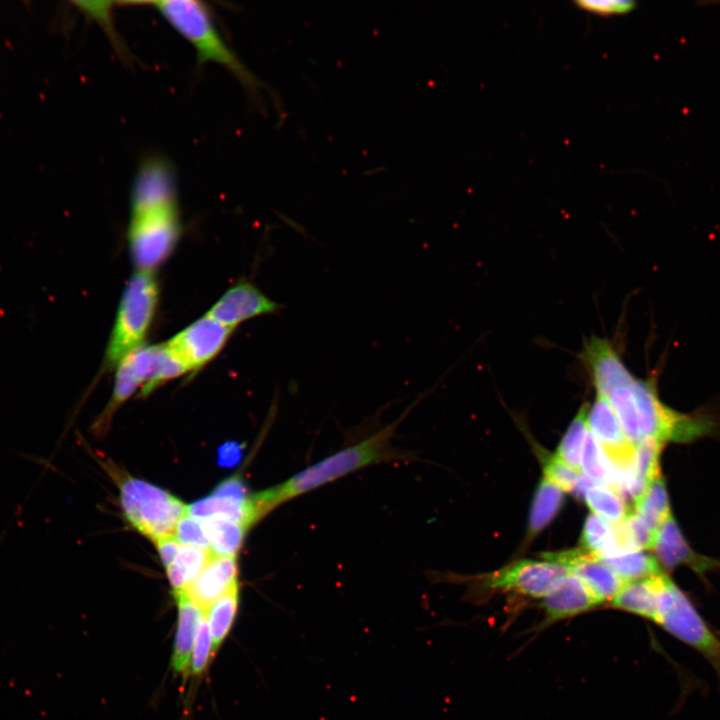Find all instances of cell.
<instances>
[{
	"mask_svg": "<svg viewBox=\"0 0 720 720\" xmlns=\"http://www.w3.org/2000/svg\"><path fill=\"white\" fill-rule=\"evenodd\" d=\"M417 402H414L397 420L365 439L306 467L277 486L252 495L258 521L285 502L359 469L373 464L407 458V453L392 445V439L400 423Z\"/></svg>",
	"mask_w": 720,
	"mask_h": 720,
	"instance_id": "1",
	"label": "cell"
},
{
	"mask_svg": "<svg viewBox=\"0 0 720 720\" xmlns=\"http://www.w3.org/2000/svg\"><path fill=\"white\" fill-rule=\"evenodd\" d=\"M153 7L194 49L199 64L214 63L232 73L249 90L259 85L219 31L210 9L195 0L141 2Z\"/></svg>",
	"mask_w": 720,
	"mask_h": 720,
	"instance_id": "2",
	"label": "cell"
},
{
	"mask_svg": "<svg viewBox=\"0 0 720 720\" xmlns=\"http://www.w3.org/2000/svg\"><path fill=\"white\" fill-rule=\"evenodd\" d=\"M109 473L120 491L123 514L129 524L154 543L173 536L187 506L166 490L134 478L110 465Z\"/></svg>",
	"mask_w": 720,
	"mask_h": 720,
	"instance_id": "3",
	"label": "cell"
},
{
	"mask_svg": "<svg viewBox=\"0 0 720 720\" xmlns=\"http://www.w3.org/2000/svg\"><path fill=\"white\" fill-rule=\"evenodd\" d=\"M159 286L151 272L137 271L128 281L107 344L104 367L113 368L142 346L156 313Z\"/></svg>",
	"mask_w": 720,
	"mask_h": 720,
	"instance_id": "4",
	"label": "cell"
},
{
	"mask_svg": "<svg viewBox=\"0 0 720 720\" xmlns=\"http://www.w3.org/2000/svg\"><path fill=\"white\" fill-rule=\"evenodd\" d=\"M628 387L642 442H688L711 431L712 422L707 416L683 414L664 404L649 379L632 373Z\"/></svg>",
	"mask_w": 720,
	"mask_h": 720,
	"instance_id": "5",
	"label": "cell"
},
{
	"mask_svg": "<svg viewBox=\"0 0 720 720\" xmlns=\"http://www.w3.org/2000/svg\"><path fill=\"white\" fill-rule=\"evenodd\" d=\"M181 233L178 203L131 210L128 244L137 271L153 272L174 250Z\"/></svg>",
	"mask_w": 720,
	"mask_h": 720,
	"instance_id": "6",
	"label": "cell"
},
{
	"mask_svg": "<svg viewBox=\"0 0 720 720\" xmlns=\"http://www.w3.org/2000/svg\"><path fill=\"white\" fill-rule=\"evenodd\" d=\"M654 623L704 657L720 681V637L670 578L662 590Z\"/></svg>",
	"mask_w": 720,
	"mask_h": 720,
	"instance_id": "7",
	"label": "cell"
},
{
	"mask_svg": "<svg viewBox=\"0 0 720 720\" xmlns=\"http://www.w3.org/2000/svg\"><path fill=\"white\" fill-rule=\"evenodd\" d=\"M569 570L552 561L519 560L492 573L483 586L514 592L530 598H543Z\"/></svg>",
	"mask_w": 720,
	"mask_h": 720,
	"instance_id": "8",
	"label": "cell"
},
{
	"mask_svg": "<svg viewBox=\"0 0 720 720\" xmlns=\"http://www.w3.org/2000/svg\"><path fill=\"white\" fill-rule=\"evenodd\" d=\"M232 332L233 329L206 313L172 337L167 345L188 372L197 371L219 354Z\"/></svg>",
	"mask_w": 720,
	"mask_h": 720,
	"instance_id": "9",
	"label": "cell"
},
{
	"mask_svg": "<svg viewBox=\"0 0 720 720\" xmlns=\"http://www.w3.org/2000/svg\"><path fill=\"white\" fill-rule=\"evenodd\" d=\"M542 556L548 561L563 565L576 575L600 604L612 600L627 583L597 555L583 548L545 553Z\"/></svg>",
	"mask_w": 720,
	"mask_h": 720,
	"instance_id": "10",
	"label": "cell"
},
{
	"mask_svg": "<svg viewBox=\"0 0 720 720\" xmlns=\"http://www.w3.org/2000/svg\"><path fill=\"white\" fill-rule=\"evenodd\" d=\"M280 309L281 305L266 296L255 284L240 280L216 301L207 314L234 330L249 319L273 314Z\"/></svg>",
	"mask_w": 720,
	"mask_h": 720,
	"instance_id": "11",
	"label": "cell"
},
{
	"mask_svg": "<svg viewBox=\"0 0 720 720\" xmlns=\"http://www.w3.org/2000/svg\"><path fill=\"white\" fill-rule=\"evenodd\" d=\"M588 428L611 467H623L631 463L636 445L628 441L608 399L599 393H596L588 409Z\"/></svg>",
	"mask_w": 720,
	"mask_h": 720,
	"instance_id": "12",
	"label": "cell"
},
{
	"mask_svg": "<svg viewBox=\"0 0 720 720\" xmlns=\"http://www.w3.org/2000/svg\"><path fill=\"white\" fill-rule=\"evenodd\" d=\"M141 382L146 396L164 382L188 372L170 347L165 344L140 346L125 358Z\"/></svg>",
	"mask_w": 720,
	"mask_h": 720,
	"instance_id": "13",
	"label": "cell"
},
{
	"mask_svg": "<svg viewBox=\"0 0 720 720\" xmlns=\"http://www.w3.org/2000/svg\"><path fill=\"white\" fill-rule=\"evenodd\" d=\"M652 549L656 559L668 570L686 565L699 576L720 568V562L696 553L685 540L674 517L670 515L655 534Z\"/></svg>",
	"mask_w": 720,
	"mask_h": 720,
	"instance_id": "14",
	"label": "cell"
},
{
	"mask_svg": "<svg viewBox=\"0 0 720 720\" xmlns=\"http://www.w3.org/2000/svg\"><path fill=\"white\" fill-rule=\"evenodd\" d=\"M542 599L541 606L545 616L542 625L578 615L600 604L584 583L572 573L557 581Z\"/></svg>",
	"mask_w": 720,
	"mask_h": 720,
	"instance_id": "15",
	"label": "cell"
},
{
	"mask_svg": "<svg viewBox=\"0 0 720 720\" xmlns=\"http://www.w3.org/2000/svg\"><path fill=\"white\" fill-rule=\"evenodd\" d=\"M236 586H239L236 557L213 556L184 591L205 610Z\"/></svg>",
	"mask_w": 720,
	"mask_h": 720,
	"instance_id": "16",
	"label": "cell"
},
{
	"mask_svg": "<svg viewBox=\"0 0 720 720\" xmlns=\"http://www.w3.org/2000/svg\"><path fill=\"white\" fill-rule=\"evenodd\" d=\"M178 616L171 666L176 675L189 672L190 660L197 628L204 609L199 607L185 591L174 593Z\"/></svg>",
	"mask_w": 720,
	"mask_h": 720,
	"instance_id": "17",
	"label": "cell"
},
{
	"mask_svg": "<svg viewBox=\"0 0 720 720\" xmlns=\"http://www.w3.org/2000/svg\"><path fill=\"white\" fill-rule=\"evenodd\" d=\"M669 577L664 573L625 583L611 600L618 609L654 622L662 590Z\"/></svg>",
	"mask_w": 720,
	"mask_h": 720,
	"instance_id": "18",
	"label": "cell"
},
{
	"mask_svg": "<svg viewBox=\"0 0 720 720\" xmlns=\"http://www.w3.org/2000/svg\"><path fill=\"white\" fill-rule=\"evenodd\" d=\"M187 514L200 520L220 517L241 522L249 528L257 521L252 495L246 499L210 494L187 506Z\"/></svg>",
	"mask_w": 720,
	"mask_h": 720,
	"instance_id": "19",
	"label": "cell"
},
{
	"mask_svg": "<svg viewBox=\"0 0 720 720\" xmlns=\"http://www.w3.org/2000/svg\"><path fill=\"white\" fill-rule=\"evenodd\" d=\"M213 556L210 550L181 544L175 559L165 568L173 593L184 591Z\"/></svg>",
	"mask_w": 720,
	"mask_h": 720,
	"instance_id": "20",
	"label": "cell"
},
{
	"mask_svg": "<svg viewBox=\"0 0 720 720\" xmlns=\"http://www.w3.org/2000/svg\"><path fill=\"white\" fill-rule=\"evenodd\" d=\"M214 556L236 557L249 529L245 524L227 518L201 520Z\"/></svg>",
	"mask_w": 720,
	"mask_h": 720,
	"instance_id": "21",
	"label": "cell"
},
{
	"mask_svg": "<svg viewBox=\"0 0 720 720\" xmlns=\"http://www.w3.org/2000/svg\"><path fill=\"white\" fill-rule=\"evenodd\" d=\"M564 500L563 491L546 477L540 481L532 502L528 535L534 537L559 512Z\"/></svg>",
	"mask_w": 720,
	"mask_h": 720,
	"instance_id": "22",
	"label": "cell"
},
{
	"mask_svg": "<svg viewBox=\"0 0 720 720\" xmlns=\"http://www.w3.org/2000/svg\"><path fill=\"white\" fill-rule=\"evenodd\" d=\"M238 605L239 586H236L205 609L214 655L232 628Z\"/></svg>",
	"mask_w": 720,
	"mask_h": 720,
	"instance_id": "23",
	"label": "cell"
},
{
	"mask_svg": "<svg viewBox=\"0 0 720 720\" xmlns=\"http://www.w3.org/2000/svg\"><path fill=\"white\" fill-rule=\"evenodd\" d=\"M600 559L625 582L663 573L657 559L641 550L605 556Z\"/></svg>",
	"mask_w": 720,
	"mask_h": 720,
	"instance_id": "24",
	"label": "cell"
},
{
	"mask_svg": "<svg viewBox=\"0 0 720 720\" xmlns=\"http://www.w3.org/2000/svg\"><path fill=\"white\" fill-rule=\"evenodd\" d=\"M635 513L638 514L655 533L672 515L664 480L660 477L653 480L643 494L634 502Z\"/></svg>",
	"mask_w": 720,
	"mask_h": 720,
	"instance_id": "25",
	"label": "cell"
},
{
	"mask_svg": "<svg viewBox=\"0 0 720 720\" xmlns=\"http://www.w3.org/2000/svg\"><path fill=\"white\" fill-rule=\"evenodd\" d=\"M583 497L593 514L612 525L622 522L630 512L624 499L605 485L590 486Z\"/></svg>",
	"mask_w": 720,
	"mask_h": 720,
	"instance_id": "26",
	"label": "cell"
},
{
	"mask_svg": "<svg viewBox=\"0 0 720 720\" xmlns=\"http://www.w3.org/2000/svg\"><path fill=\"white\" fill-rule=\"evenodd\" d=\"M588 404L584 403L570 423L556 456L572 468L581 471L582 452L588 431Z\"/></svg>",
	"mask_w": 720,
	"mask_h": 720,
	"instance_id": "27",
	"label": "cell"
},
{
	"mask_svg": "<svg viewBox=\"0 0 720 720\" xmlns=\"http://www.w3.org/2000/svg\"><path fill=\"white\" fill-rule=\"evenodd\" d=\"M116 367L112 397L98 418L96 423L98 431L105 430L114 412L141 386L140 380L126 359H122Z\"/></svg>",
	"mask_w": 720,
	"mask_h": 720,
	"instance_id": "28",
	"label": "cell"
},
{
	"mask_svg": "<svg viewBox=\"0 0 720 720\" xmlns=\"http://www.w3.org/2000/svg\"><path fill=\"white\" fill-rule=\"evenodd\" d=\"M581 469L584 475L595 484L605 485L613 490V472L600 444L590 432L586 434L582 452Z\"/></svg>",
	"mask_w": 720,
	"mask_h": 720,
	"instance_id": "29",
	"label": "cell"
},
{
	"mask_svg": "<svg viewBox=\"0 0 720 720\" xmlns=\"http://www.w3.org/2000/svg\"><path fill=\"white\" fill-rule=\"evenodd\" d=\"M582 548L597 555L599 558L613 555L614 539L612 524L595 514H590L586 518L583 528Z\"/></svg>",
	"mask_w": 720,
	"mask_h": 720,
	"instance_id": "30",
	"label": "cell"
},
{
	"mask_svg": "<svg viewBox=\"0 0 720 720\" xmlns=\"http://www.w3.org/2000/svg\"><path fill=\"white\" fill-rule=\"evenodd\" d=\"M213 656L212 638L204 611L197 628L192 648L189 668L190 674L194 677H200L206 671L210 658Z\"/></svg>",
	"mask_w": 720,
	"mask_h": 720,
	"instance_id": "31",
	"label": "cell"
},
{
	"mask_svg": "<svg viewBox=\"0 0 720 720\" xmlns=\"http://www.w3.org/2000/svg\"><path fill=\"white\" fill-rule=\"evenodd\" d=\"M173 537L182 545L210 550V543L202 521L187 513L176 524Z\"/></svg>",
	"mask_w": 720,
	"mask_h": 720,
	"instance_id": "32",
	"label": "cell"
},
{
	"mask_svg": "<svg viewBox=\"0 0 720 720\" xmlns=\"http://www.w3.org/2000/svg\"><path fill=\"white\" fill-rule=\"evenodd\" d=\"M580 474V471L572 468L556 455L545 460L544 477L557 485L562 491H573Z\"/></svg>",
	"mask_w": 720,
	"mask_h": 720,
	"instance_id": "33",
	"label": "cell"
},
{
	"mask_svg": "<svg viewBox=\"0 0 720 720\" xmlns=\"http://www.w3.org/2000/svg\"><path fill=\"white\" fill-rule=\"evenodd\" d=\"M574 5L581 10L587 11L592 14L600 16H614L628 14L636 8V2L634 1H619V0H607V1H575Z\"/></svg>",
	"mask_w": 720,
	"mask_h": 720,
	"instance_id": "34",
	"label": "cell"
},
{
	"mask_svg": "<svg viewBox=\"0 0 720 720\" xmlns=\"http://www.w3.org/2000/svg\"><path fill=\"white\" fill-rule=\"evenodd\" d=\"M629 535L638 550L652 549L655 532L635 512H629L623 520Z\"/></svg>",
	"mask_w": 720,
	"mask_h": 720,
	"instance_id": "35",
	"label": "cell"
},
{
	"mask_svg": "<svg viewBox=\"0 0 720 720\" xmlns=\"http://www.w3.org/2000/svg\"><path fill=\"white\" fill-rule=\"evenodd\" d=\"M212 494L237 499H246L251 496L244 482L236 476L223 480L215 487Z\"/></svg>",
	"mask_w": 720,
	"mask_h": 720,
	"instance_id": "36",
	"label": "cell"
},
{
	"mask_svg": "<svg viewBox=\"0 0 720 720\" xmlns=\"http://www.w3.org/2000/svg\"><path fill=\"white\" fill-rule=\"evenodd\" d=\"M155 545L165 568L173 562L181 546L173 536L162 538L155 542Z\"/></svg>",
	"mask_w": 720,
	"mask_h": 720,
	"instance_id": "37",
	"label": "cell"
},
{
	"mask_svg": "<svg viewBox=\"0 0 720 720\" xmlns=\"http://www.w3.org/2000/svg\"><path fill=\"white\" fill-rule=\"evenodd\" d=\"M240 459V446L234 442L222 445L218 450V463L223 467H232Z\"/></svg>",
	"mask_w": 720,
	"mask_h": 720,
	"instance_id": "38",
	"label": "cell"
}]
</instances>
